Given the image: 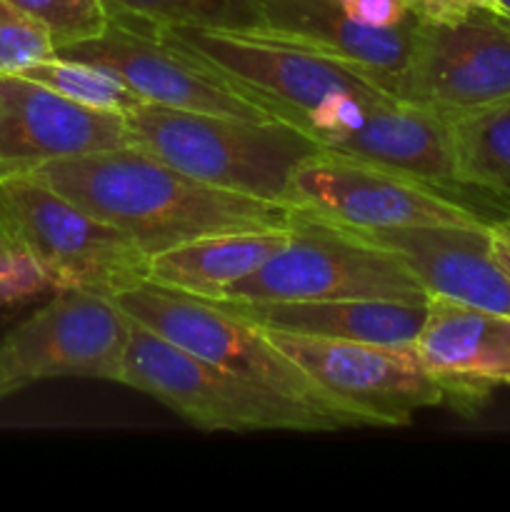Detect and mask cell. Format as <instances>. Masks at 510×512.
I'll list each match as a JSON object with an SVG mask.
<instances>
[{"label":"cell","mask_w":510,"mask_h":512,"mask_svg":"<svg viewBox=\"0 0 510 512\" xmlns=\"http://www.w3.org/2000/svg\"><path fill=\"white\" fill-rule=\"evenodd\" d=\"M30 178L123 230L148 258L208 235L285 228L290 218L288 205L205 185L133 145L50 160Z\"/></svg>","instance_id":"1"},{"label":"cell","mask_w":510,"mask_h":512,"mask_svg":"<svg viewBox=\"0 0 510 512\" xmlns=\"http://www.w3.org/2000/svg\"><path fill=\"white\" fill-rule=\"evenodd\" d=\"M150 30L200 60L270 118L305 130L325 150L355 133L368 118L370 105L390 95L365 70L270 30L195 25Z\"/></svg>","instance_id":"2"},{"label":"cell","mask_w":510,"mask_h":512,"mask_svg":"<svg viewBox=\"0 0 510 512\" xmlns=\"http://www.w3.org/2000/svg\"><path fill=\"white\" fill-rule=\"evenodd\" d=\"M130 145L213 188L285 205L290 173L325 150L283 120H245L140 103L125 115Z\"/></svg>","instance_id":"3"},{"label":"cell","mask_w":510,"mask_h":512,"mask_svg":"<svg viewBox=\"0 0 510 512\" xmlns=\"http://www.w3.org/2000/svg\"><path fill=\"white\" fill-rule=\"evenodd\" d=\"M128 320L120 385L150 395L195 428L205 433L340 430L338 420L323 410L248 383Z\"/></svg>","instance_id":"4"},{"label":"cell","mask_w":510,"mask_h":512,"mask_svg":"<svg viewBox=\"0 0 510 512\" xmlns=\"http://www.w3.org/2000/svg\"><path fill=\"white\" fill-rule=\"evenodd\" d=\"M288 243L218 300L370 298L428 303L403 255L323 215L290 208Z\"/></svg>","instance_id":"5"},{"label":"cell","mask_w":510,"mask_h":512,"mask_svg":"<svg viewBox=\"0 0 510 512\" xmlns=\"http://www.w3.org/2000/svg\"><path fill=\"white\" fill-rule=\"evenodd\" d=\"M0 230L43 268L53 290L115 298L148 280V255L133 238L30 175L0 178Z\"/></svg>","instance_id":"6"},{"label":"cell","mask_w":510,"mask_h":512,"mask_svg":"<svg viewBox=\"0 0 510 512\" xmlns=\"http://www.w3.org/2000/svg\"><path fill=\"white\" fill-rule=\"evenodd\" d=\"M128 318L158 333L168 343L260 385L270 393L288 395L335 418L340 428H365V420L325 395L298 363L275 348L263 328L238 318L213 300L195 298L180 290L140 283L115 295Z\"/></svg>","instance_id":"7"},{"label":"cell","mask_w":510,"mask_h":512,"mask_svg":"<svg viewBox=\"0 0 510 512\" xmlns=\"http://www.w3.org/2000/svg\"><path fill=\"white\" fill-rule=\"evenodd\" d=\"M285 205L353 230L475 228L490 220L438 185L335 150L310 155L290 173Z\"/></svg>","instance_id":"8"},{"label":"cell","mask_w":510,"mask_h":512,"mask_svg":"<svg viewBox=\"0 0 510 512\" xmlns=\"http://www.w3.org/2000/svg\"><path fill=\"white\" fill-rule=\"evenodd\" d=\"M128 325L110 295L55 290L43 308L0 338V403L43 380L120 383Z\"/></svg>","instance_id":"9"},{"label":"cell","mask_w":510,"mask_h":512,"mask_svg":"<svg viewBox=\"0 0 510 512\" xmlns=\"http://www.w3.org/2000/svg\"><path fill=\"white\" fill-rule=\"evenodd\" d=\"M265 333L325 395L360 415L365 425L400 428L418 410L445 403L443 385L420 363L415 345Z\"/></svg>","instance_id":"10"},{"label":"cell","mask_w":510,"mask_h":512,"mask_svg":"<svg viewBox=\"0 0 510 512\" xmlns=\"http://www.w3.org/2000/svg\"><path fill=\"white\" fill-rule=\"evenodd\" d=\"M398 95L445 115L510 98V18L475 13L453 25L415 23Z\"/></svg>","instance_id":"11"},{"label":"cell","mask_w":510,"mask_h":512,"mask_svg":"<svg viewBox=\"0 0 510 512\" xmlns=\"http://www.w3.org/2000/svg\"><path fill=\"white\" fill-rule=\"evenodd\" d=\"M55 55L88 60L113 70L143 103L245 120H275L200 60L170 45L145 25L110 20L103 35L65 45L55 50Z\"/></svg>","instance_id":"12"},{"label":"cell","mask_w":510,"mask_h":512,"mask_svg":"<svg viewBox=\"0 0 510 512\" xmlns=\"http://www.w3.org/2000/svg\"><path fill=\"white\" fill-rule=\"evenodd\" d=\"M128 145L125 115L85 108L20 73H0V178Z\"/></svg>","instance_id":"13"},{"label":"cell","mask_w":510,"mask_h":512,"mask_svg":"<svg viewBox=\"0 0 510 512\" xmlns=\"http://www.w3.org/2000/svg\"><path fill=\"white\" fill-rule=\"evenodd\" d=\"M415 353L443 385L445 403L475 415L495 388L510 385V315L428 295Z\"/></svg>","instance_id":"14"},{"label":"cell","mask_w":510,"mask_h":512,"mask_svg":"<svg viewBox=\"0 0 510 512\" xmlns=\"http://www.w3.org/2000/svg\"><path fill=\"white\" fill-rule=\"evenodd\" d=\"M383 248L403 255L428 295L510 315V278L495 263L488 243V223L475 228L358 230Z\"/></svg>","instance_id":"15"},{"label":"cell","mask_w":510,"mask_h":512,"mask_svg":"<svg viewBox=\"0 0 510 512\" xmlns=\"http://www.w3.org/2000/svg\"><path fill=\"white\" fill-rule=\"evenodd\" d=\"M260 5L265 15L263 30L365 70L385 90L398 95L418 23L413 15L395 28H370L348 18L335 0H260Z\"/></svg>","instance_id":"16"},{"label":"cell","mask_w":510,"mask_h":512,"mask_svg":"<svg viewBox=\"0 0 510 512\" xmlns=\"http://www.w3.org/2000/svg\"><path fill=\"white\" fill-rule=\"evenodd\" d=\"M263 330L360 340V343L415 345L425 305L400 300H213Z\"/></svg>","instance_id":"17"},{"label":"cell","mask_w":510,"mask_h":512,"mask_svg":"<svg viewBox=\"0 0 510 512\" xmlns=\"http://www.w3.org/2000/svg\"><path fill=\"white\" fill-rule=\"evenodd\" d=\"M330 150L403 170L448 193L458 188L450 160L448 115L400 95L375 100L365 123Z\"/></svg>","instance_id":"18"},{"label":"cell","mask_w":510,"mask_h":512,"mask_svg":"<svg viewBox=\"0 0 510 512\" xmlns=\"http://www.w3.org/2000/svg\"><path fill=\"white\" fill-rule=\"evenodd\" d=\"M288 225L275 230L223 233L175 245L148 258V283L218 300L235 283L263 268L288 243Z\"/></svg>","instance_id":"19"},{"label":"cell","mask_w":510,"mask_h":512,"mask_svg":"<svg viewBox=\"0 0 510 512\" xmlns=\"http://www.w3.org/2000/svg\"><path fill=\"white\" fill-rule=\"evenodd\" d=\"M448 140L458 188L510 205V98L448 115Z\"/></svg>","instance_id":"20"},{"label":"cell","mask_w":510,"mask_h":512,"mask_svg":"<svg viewBox=\"0 0 510 512\" xmlns=\"http://www.w3.org/2000/svg\"><path fill=\"white\" fill-rule=\"evenodd\" d=\"M110 20L128 25H195L218 30H263L260 0H103Z\"/></svg>","instance_id":"21"},{"label":"cell","mask_w":510,"mask_h":512,"mask_svg":"<svg viewBox=\"0 0 510 512\" xmlns=\"http://www.w3.org/2000/svg\"><path fill=\"white\" fill-rule=\"evenodd\" d=\"M20 75L48 85L50 90L73 100V103L93 110H105V113L128 115L130 110L143 103L113 70L98 63H88V60L53 55V58L30 65Z\"/></svg>","instance_id":"22"},{"label":"cell","mask_w":510,"mask_h":512,"mask_svg":"<svg viewBox=\"0 0 510 512\" xmlns=\"http://www.w3.org/2000/svg\"><path fill=\"white\" fill-rule=\"evenodd\" d=\"M38 20L53 38L55 50L98 38L110 25L103 0H10Z\"/></svg>","instance_id":"23"},{"label":"cell","mask_w":510,"mask_h":512,"mask_svg":"<svg viewBox=\"0 0 510 512\" xmlns=\"http://www.w3.org/2000/svg\"><path fill=\"white\" fill-rule=\"evenodd\" d=\"M55 55L48 30L10 0H0V73H23Z\"/></svg>","instance_id":"24"},{"label":"cell","mask_w":510,"mask_h":512,"mask_svg":"<svg viewBox=\"0 0 510 512\" xmlns=\"http://www.w3.org/2000/svg\"><path fill=\"white\" fill-rule=\"evenodd\" d=\"M45 290H53V285L30 255L20 250L0 253V310L25 303Z\"/></svg>","instance_id":"25"},{"label":"cell","mask_w":510,"mask_h":512,"mask_svg":"<svg viewBox=\"0 0 510 512\" xmlns=\"http://www.w3.org/2000/svg\"><path fill=\"white\" fill-rule=\"evenodd\" d=\"M405 10L420 23L453 25L475 13H503L498 0H403Z\"/></svg>","instance_id":"26"},{"label":"cell","mask_w":510,"mask_h":512,"mask_svg":"<svg viewBox=\"0 0 510 512\" xmlns=\"http://www.w3.org/2000/svg\"><path fill=\"white\" fill-rule=\"evenodd\" d=\"M348 18L370 28H395L408 18L403 0H335Z\"/></svg>","instance_id":"27"},{"label":"cell","mask_w":510,"mask_h":512,"mask_svg":"<svg viewBox=\"0 0 510 512\" xmlns=\"http://www.w3.org/2000/svg\"><path fill=\"white\" fill-rule=\"evenodd\" d=\"M488 243L495 263L510 278V215L488 220Z\"/></svg>","instance_id":"28"},{"label":"cell","mask_w":510,"mask_h":512,"mask_svg":"<svg viewBox=\"0 0 510 512\" xmlns=\"http://www.w3.org/2000/svg\"><path fill=\"white\" fill-rule=\"evenodd\" d=\"M5 250H15V248L8 243V238L3 235V230H0V253H5Z\"/></svg>","instance_id":"29"},{"label":"cell","mask_w":510,"mask_h":512,"mask_svg":"<svg viewBox=\"0 0 510 512\" xmlns=\"http://www.w3.org/2000/svg\"><path fill=\"white\" fill-rule=\"evenodd\" d=\"M500 3V10H503V15H508L510 18V0H498Z\"/></svg>","instance_id":"30"}]
</instances>
